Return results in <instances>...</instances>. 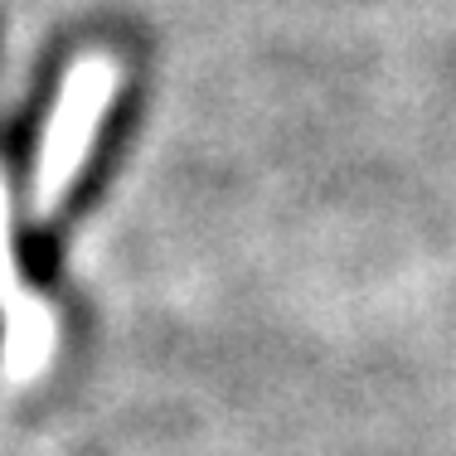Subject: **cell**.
<instances>
[{
	"label": "cell",
	"instance_id": "6da1fadb",
	"mask_svg": "<svg viewBox=\"0 0 456 456\" xmlns=\"http://www.w3.org/2000/svg\"><path fill=\"white\" fill-rule=\"evenodd\" d=\"M112 63L107 59H88L69 73L63 83V97H59V112L49 122V136H45V151H39V175H35V219H49L59 209L63 190L73 184V170L78 160L88 156L93 146V132L107 112V97H112Z\"/></svg>",
	"mask_w": 456,
	"mask_h": 456
}]
</instances>
